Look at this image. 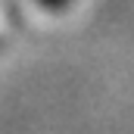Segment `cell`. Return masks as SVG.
<instances>
[{
  "label": "cell",
  "instance_id": "6da1fadb",
  "mask_svg": "<svg viewBox=\"0 0 134 134\" xmlns=\"http://www.w3.org/2000/svg\"><path fill=\"white\" fill-rule=\"evenodd\" d=\"M37 3H44V6H50V9H63L69 0H37Z\"/></svg>",
  "mask_w": 134,
  "mask_h": 134
}]
</instances>
